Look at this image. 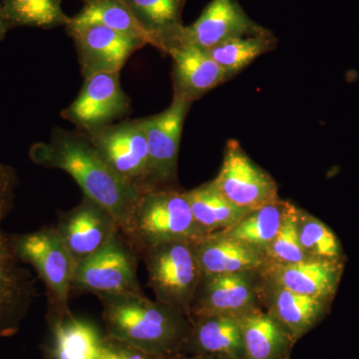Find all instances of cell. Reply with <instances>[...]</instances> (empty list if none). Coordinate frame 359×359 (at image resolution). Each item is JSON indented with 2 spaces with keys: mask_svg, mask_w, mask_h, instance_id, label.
<instances>
[{
  "mask_svg": "<svg viewBox=\"0 0 359 359\" xmlns=\"http://www.w3.org/2000/svg\"><path fill=\"white\" fill-rule=\"evenodd\" d=\"M29 157L39 166L69 174L85 197L109 212L124 231L140 192L116 175L83 133L55 127L48 141L32 146Z\"/></svg>",
  "mask_w": 359,
  "mask_h": 359,
  "instance_id": "cell-1",
  "label": "cell"
},
{
  "mask_svg": "<svg viewBox=\"0 0 359 359\" xmlns=\"http://www.w3.org/2000/svg\"><path fill=\"white\" fill-rule=\"evenodd\" d=\"M106 335L170 359L185 349L191 320L145 294L101 297Z\"/></svg>",
  "mask_w": 359,
  "mask_h": 359,
  "instance_id": "cell-2",
  "label": "cell"
},
{
  "mask_svg": "<svg viewBox=\"0 0 359 359\" xmlns=\"http://www.w3.org/2000/svg\"><path fill=\"white\" fill-rule=\"evenodd\" d=\"M122 233L139 255L165 243L196 242L205 237L194 219L186 193L177 189L140 193Z\"/></svg>",
  "mask_w": 359,
  "mask_h": 359,
  "instance_id": "cell-3",
  "label": "cell"
},
{
  "mask_svg": "<svg viewBox=\"0 0 359 359\" xmlns=\"http://www.w3.org/2000/svg\"><path fill=\"white\" fill-rule=\"evenodd\" d=\"M18 176L13 168L0 163V337L18 332L34 295L32 276L14 250L13 237L4 231V222L13 210Z\"/></svg>",
  "mask_w": 359,
  "mask_h": 359,
  "instance_id": "cell-4",
  "label": "cell"
},
{
  "mask_svg": "<svg viewBox=\"0 0 359 359\" xmlns=\"http://www.w3.org/2000/svg\"><path fill=\"white\" fill-rule=\"evenodd\" d=\"M140 256L147 266L149 285L157 302L190 320L194 297L203 276L195 242L165 243L146 250Z\"/></svg>",
  "mask_w": 359,
  "mask_h": 359,
  "instance_id": "cell-5",
  "label": "cell"
},
{
  "mask_svg": "<svg viewBox=\"0 0 359 359\" xmlns=\"http://www.w3.org/2000/svg\"><path fill=\"white\" fill-rule=\"evenodd\" d=\"M14 250L22 263L34 268L48 292L49 309L69 311V295L76 263L55 226L13 237Z\"/></svg>",
  "mask_w": 359,
  "mask_h": 359,
  "instance_id": "cell-6",
  "label": "cell"
},
{
  "mask_svg": "<svg viewBox=\"0 0 359 359\" xmlns=\"http://www.w3.org/2000/svg\"><path fill=\"white\" fill-rule=\"evenodd\" d=\"M136 254L122 231H117L102 249L77 264L72 290L99 299L144 294L137 278Z\"/></svg>",
  "mask_w": 359,
  "mask_h": 359,
  "instance_id": "cell-7",
  "label": "cell"
},
{
  "mask_svg": "<svg viewBox=\"0 0 359 359\" xmlns=\"http://www.w3.org/2000/svg\"><path fill=\"white\" fill-rule=\"evenodd\" d=\"M125 183L148 190L149 155L144 118L81 132Z\"/></svg>",
  "mask_w": 359,
  "mask_h": 359,
  "instance_id": "cell-8",
  "label": "cell"
},
{
  "mask_svg": "<svg viewBox=\"0 0 359 359\" xmlns=\"http://www.w3.org/2000/svg\"><path fill=\"white\" fill-rule=\"evenodd\" d=\"M192 105L193 102L174 96L167 109L144 118L149 155L147 191L176 189L180 143Z\"/></svg>",
  "mask_w": 359,
  "mask_h": 359,
  "instance_id": "cell-9",
  "label": "cell"
},
{
  "mask_svg": "<svg viewBox=\"0 0 359 359\" xmlns=\"http://www.w3.org/2000/svg\"><path fill=\"white\" fill-rule=\"evenodd\" d=\"M212 183L231 203L250 211L280 199L273 177L233 139L226 144L221 170Z\"/></svg>",
  "mask_w": 359,
  "mask_h": 359,
  "instance_id": "cell-10",
  "label": "cell"
},
{
  "mask_svg": "<svg viewBox=\"0 0 359 359\" xmlns=\"http://www.w3.org/2000/svg\"><path fill=\"white\" fill-rule=\"evenodd\" d=\"M131 109V101L123 91L120 72L99 73L84 78L77 98L61 111L63 119L88 132L113 124Z\"/></svg>",
  "mask_w": 359,
  "mask_h": 359,
  "instance_id": "cell-11",
  "label": "cell"
},
{
  "mask_svg": "<svg viewBox=\"0 0 359 359\" xmlns=\"http://www.w3.org/2000/svg\"><path fill=\"white\" fill-rule=\"evenodd\" d=\"M259 271L202 276L194 297L190 320L210 316L240 318L259 308Z\"/></svg>",
  "mask_w": 359,
  "mask_h": 359,
  "instance_id": "cell-12",
  "label": "cell"
},
{
  "mask_svg": "<svg viewBox=\"0 0 359 359\" xmlns=\"http://www.w3.org/2000/svg\"><path fill=\"white\" fill-rule=\"evenodd\" d=\"M76 47L84 78L99 73L120 72L132 54L145 41L98 25L66 27Z\"/></svg>",
  "mask_w": 359,
  "mask_h": 359,
  "instance_id": "cell-13",
  "label": "cell"
},
{
  "mask_svg": "<svg viewBox=\"0 0 359 359\" xmlns=\"http://www.w3.org/2000/svg\"><path fill=\"white\" fill-rule=\"evenodd\" d=\"M266 32L268 28L252 20L238 0H211L193 25L184 26L171 48L190 44L210 50L228 40Z\"/></svg>",
  "mask_w": 359,
  "mask_h": 359,
  "instance_id": "cell-14",
  "label": "cell"
},
{
  "mask_svg": "<svg viewBox=\"0 0 359 359\" xmlns=\"http://www.w3.org/2000/svg\"><path fill=\"white\" fill-rule=\"evenodd\" d=\"M55 229L76 266L102 249L121 231L109 212L85 196L76 207L60 212Z\"/></svg>",
  "mask_w": 359,
  "mask_h": 359,
  "instance_id": "cell-15",
  "label": "cell"
},
{
  "mask_svg": "<svg viewBox=\"0 0 359 359\" xmlns=\"http://www.w3.org/2000/svg\"><path fill=\"white\" fill-rule=\"evenodd\" d=\"M344 262L309 257L299 263L266 264L262 276L297 294L332 302L339 289Z\"/></svg>",
  "mask_w": 359,
  "mask_h": 359,
  "instance_id": "cell-16",
  "label": "cell"
},
{
  "mask_svg": "<svg viewBox=\"0 0 359 359\" xmlns=\"http://www.w3.org/2000/svg\"><path fill=\"white\" fill-rule=\"evenodd\" d=\"M167 54L173 60L174 96L194 103L228 81L224 71L205 49L180 44L170 49Z\"/></svg>",
  "mask_w": 359,
  "mask_h": 359,
  "instance_id": "cell-17",
  "label": "cell"
},
{
  "mask_svg": "<svg viewBox=\"0 0 359 359\" xmlns=\"http://www.w3.org/2000/svg\"><path fill=\"white\" fill-rule=\"evenodd\" d=\"M261 273V271H259ZM259 297L294 341L309 332L327 313L330 302L297 294L271 282L261 273Z\"/></svg>",
  "mask_w": 359,
  "mask_h": 359,
  "instance_id": "cell-18",
  "label": "cell"
},
{
  "mask_svg": "<svg viewBox=\"0 0 359 359\" xmlns=\"http://www.w3.org/2000/svg\"><path fill=\"white\" fill-rule=\"evenodd\" d=\"M47 359H98L104 335L92 321L49 309Z\"/></svg>",
  "mask_w": 359,
  "mask_h": 359,
  "instance_id": "cell-19",
  "label": "cell"
},
{
  "mask_svg": "<svg viewBox=\"0 0 359 359\" xmlns=\"http://www.w3.org/2000/svg\"><path fill=\"white\" fill-rule=\"evenodd\" d=\"M185 348L203 359H245L240 318L210 316L193 318Z\"/></svg>",
  "mask_w": 359,
  "mask_h": 359,
  "instance_id": "cell-20",
  "label": "cell"
},
{
  "mask_svg": "<svg viewBox=\"0 0 359 359\" xmlns=\"http://www.w3.org/2000/svg\"><path fill=\"white\" fill-rule=\"evenodd\" d=\"M195 249L203 276L259 271L266 264L261 250L218 233L196 241Z\"/></svg>",
  "mask_w": 359,
  "mask_h": 359,
  "instance_id": "cell-21",
  "label": "cell"
},
{
  "mask_svg": "<svg viewBox=\"0 0 359 359\" xmlns=\"http://www.w3.org/2000/svg\"><path fill=\"white\" fill-rule=\"evenodd\" d=\"M147 32L151 45L166 53L183 29L186 0H122Z\"/></svg>",
  "mask_w": 359,
  "mask_h": 359,
  "instance_id": "cell-22",
  "label": "cell"
},
{
  "mask_svg": "<svg viewBox=\"0 0 359 359\" xmlns=\"http://www.w3.org/2000/svg\"><path fill=\"white\" fill-rule=\"evenodd\" d=\"M245 359H287L294 340L271 313L257 308L240 316Z\"/></svg>",
  "mask_w": 359,
  "mask_h": 359,
  "instance_id": "cell-23",
  "label": "cell"
},
{
  "mask_svg": "<svg viewBox=\"0 0 359 359\" xmlns=\"http://www.w3.org/2000/svg\"><path fill=\"white\" fill-rule=\"evenodd\" d=\"M185 193L194 219L205 236L231 228L250 212L224 198L212 181Z\"/></svg>",
  "mask_w": 359,
  "mask_h": 359,
  "instance_id": "cell-24",
  "label": "cell"
},
{
  "mask_svg": "<svg viewBox=\"0 0 359 359\" xmlns=\"http://www.w3.org/2000/svg\"><path fill=\"white\" fill-rule=\"evenodd\" d=\"M290 205L287 201L280 199L269 203L252 210L231 228L216 233L250 245L264 254L282 228Z\"/></svg>",
  "mask_w": 359,
  "mask_h": 359,
  "instance_id": "cell-25",
  "label": "cell"
},
{
  "mask_svg": "<svg viewBox=\"0 0 359 359\" xmlns=\"http://www.w3.org/2000/svg\"><path fill=\"white\" fill-rule=\"evenodd\" d=\"M76 15L70 18L65 27L98 25L128 35L151 45L147 32L139 25L122 0H86Z\"/></svg>",
  "mask_w": 359,
  "mask_h": 359,
  "instance_id": "cell-26",
  "label": "cell"
},
{
  "mask_svg": "<svg viewBox=\"0 0 359 359\" xmlns=\"http://www.w3.org/2000/svg\"><path fill=\"white\" fill-rule=\"evenodd\" d=\"M276 44V37L269 30L262 34L228 40L207 51L231 80L259 56L273 50Z\"/></svg>",
  "mask_w": 359,
  "mask_h": 359,
  "instance_id": "cell-27",
  "label": "cell"
},
{
  "mask_svg": "<svg viewBox=\"0 0 359 359\" xmlns=\"http://www.w3.org/2000/svg\"><path fill=\"white\" fill-rule=\"evenodd\" d=\"M63 0H1L9 27H37L53 29L66 26L69 16L62 9Z\"/></svg>",
  "mask_w": 359,
  "mask_h": 359,
  "instance_id": "cell-28",
  "label": "cell"
},
{
  "mask_svg": "<svg viewBox=\"0 0 359 359\" xmlns=\"http://www.w3.org/2000/svg\"><path fill=\"white\" fill-rule=\"evenodd\" d=\"M299 236L302 249L309 257L344 262V252L337 235L308 212L299 210Z\"/></svg>",
  "mask_w": 359,
  "mask_h": 359,
  "instance_id": "cell-29",
  "label": "cell"
},
{
  "mask_svg": "<svg viewBox=\"0 0 359 359\" xmlns=\"http://www.w3.org/2000/svg\"><path fill=\"white\" fill-rule=\"evenodd\" d=\"M299 209L290 203L282 228L264 250L266 264H289L309 259L299 236Z\"/></svg>",
  "mask_w": 359,
  "mask_h": 359,
  "instance_id": "cell-30",
  "label": "cell"
},
{
  "mask_svg": "<svg viewBox=\"0 0 359 359\" xmlns=\"http://www.w3.org/2000/svg\"><path fill=\"white\" fill-rule=\"evenodd\" d=\"M98 359H170L104 335Z\"/></svg>",
  "mask_w": 359,
  "mask_h": 359,
  "instance_id": "cell-31",
  "label": "cell"
},
{
  "mask_svg": "<svg viewBox=\"0 0 359 359\" xmlns=\"http://www.w3.org/2000/svg\"><path fill=\"white\" fill-rule=\"evenodd\" d=\"M9 30H11V27H9L8 22H7L6 18V14H4L1 4H0V41L4 40V37H6V33L8 32Z\"/></svg>",
  "mask_w": 359,
  "mask_h": 359,
  "instance_id": "cell-32",
  "label": "cell"
},
{
  "mask_svg": "<svg viewBox=\"0 0 359 359\" xmlns=\"http://www.w3.org/2000/svg\"><path fill=\"white\" fill-rule=\"evenodd\" d=\"M82 2L86 1V0H81Z\"/></svg>",
  "mask_w": 359,
  "mask_h": 359,
  "instance_id": "cell-33",
  "label": "cell"
},
{
  "mask_svg": "<svg viewBox=\"0 0 359 359\" xmlns=\"http://www.w3.org/2000/svg\"><path fill=\"white\" fill-rule=\"evenodd\" d=\"M197 359H202V358H197Z\"/></svg>",
  "mask_w": 359,
  "mask_h": 359,
  "instance_id": "cell-34",
  "label": "cell"
},
{
  "mask_svg": "<svg viewBox=\"0 0 359 359\" xmlns=\"http://www.w3.org/2000/svg\"><path fill=\"white\" fill-rule=\"evenodd\" d=\"M196 359H197V358H196Z\"/></svg>",
  "mask_w": 359,
  "mask_h": 359,
  "instance_id": "cell-35",
  "label": "cell"
}]
</instances>
